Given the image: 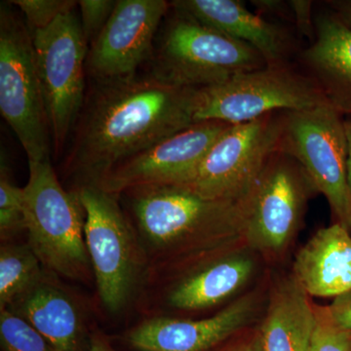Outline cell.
<instances>
[{
	"mask_svg": "<svg viewBox=\"0 0 351 351\" xmlns=\"http://www.w3.org/2000/svg\"><path fill=\"white\" fill-rule=\"evenodd\" d=\"M196 91L149 73L92 82L71 133L66 169L80 186L98 184L126 159L195 124Z\"/></svg>",
	"mask_w": 351,
	"mask_h": 351,
	"instance_id": "cell-1",
	"label": "cell"
},
{
	"mask_svg": "<svg viewBox=\"0 0 351 351\" xmlns=\"http://www.w3.org/2000/svg\"><path fill=\"white\" fill-rule=\"evenodd\" d=\"M171 6V5H170ZM149 58V75L200 90L267 66L257 50L171 8ZM167 17V16H166Z\"/></svg>",
	"mask_w": 351,
	"mask_h": 351,
	"instance_id": "cell-2",
	"label": "cell"
},
{
	"mask_svg": "<svg viewBox=\"0 0 351 351\" xmlns=\"http://www.w3.org/2000/svg\"><path fill=\"white\" fill-rule=\"evenodd\" d=\"M124 193L130 195L145 246L158 254L243 232L253 195L240 201L215 200L180 186H144Z\"/></svg>",
	"mask_w": 351,
	"mask_h": 351,
	"instance_id": "cell-3",
	"label": "cell"
},
{
	"mask_svg": "<svg viewBox=\"0 0 351 351\" xmlns=\"http://www.w3.org/2000/svg\"><path fill=\"white\" fill-rule=\"evenodd\" d=\"M24 188L29 246L44 269L55 276L84 281L92 269L84 237V210L78 191L60 184L51 160L29 161Z\"/></svg>",
	"mask_w": 351,
	"mask_h": 351,
	"instance_id": "cell-4",
	"label": "cell"
},
{
	"mask_svg": "<svg viewBox=\"0 0 351 351\" xmlns=\"http://www.w3.org/2000/svg\"><path fill=\"white\" fill-rule=\"evenodd\" d=\"M330 104L307 73L290 64L265 66L196 91L195 121L235 125L276 112H299Z\"/></svg>",
	"mask_w": 351,
	"mask_h": 351,
	"instance_id": "cell-5",
	"label": "cell"
},
{
	"mask_svg": "<svg viewBox=\"0 0 351 351\" xmlns=\"http://www.w3.org/2000/svg\"><path fill=\"white\" fill-rule=\"evenodd\" d=\"M8 2L0 5V112L27 160H51L49 121L31 32Z\"/></svg>",
	"mask_w": 351,
	"mask_h": 351,
	"instance_id": "cell-6",
	"label": "cell"
},
{
	"mask_svg": "<svg viewBox=\"0 0 351 351\" xmlns=\"http://www.w3.org/2000/svg\"><path fill=\"white\" fill-rule=\"evenodd\" d=\"M76 191L84 210L85 243L99 295L108 311L119 313L135 291L145 255L119 195L97 184Z\"/></svg>",
	"mask_w": 351,
	"mask_h": 351,
	"instance_id": "cell-7",
	"label": "cell"
},
{
	"mask_svg": "<svg viewBox=\"0 0 351 351\" xmlns=\"http://www.w3.org/2000/svg\"><path fill=\"white\" fill-rule=\"evenodd\" d=\"M32 36L51 142L58 154L71 137L84 104L89 46L75 10L62 14Z\"/></svg>",
	"mask_w": 351,
	"mask_h": 351,
	"instance_id": "cell-8",
	"label": "cell"
},
{
	"mask_svg": "<svg viewBox=\"0 0 351 351\" xmlns=\"http://www.w3.org/2000/svg\"><path fill=\"white\" fill-rule=\"evenodd\" d=\"M286 113L276 112L230 125L180 186L203 197L240 201L253 193L270 157L279 149Z\"/></svg>",
	"mask_w": 351,
	"mask_h": 351,
	"instance_id": "cell-9",
	"label": "cell"
},
{
	"mask_svg": "<svg viewBox=\"0 0 351 351\" xmlns=\"http://www.w3.org/2000/svg\"><path fill=\"white\" fill-rule=\"evenodd\" d=\"M278 151L299 162L313 188L326 197L338 223L351 232L345 115L331 104L287 112Z\"/></svg>",
	"mask_w": 351,
	"mask_h": 351,
	"instance_id": "cell-10",
	"label": "cell"
},
{
	"mask_svg": "<svg viewBox=\"0 0 351 351\" xmlns=\"http://www.w3.org/2000/svg\"><path fill=\"white\" fill-rule=\"evenodd\" d=\"M170 8L165 0H117L107 25L88 49V77L101 82L138 75L152 56Z\"/></svg>",
	"mask_w": 351,
	"mask_h": 351,
	"instance_id": "cell-11",
	"label": "cell"
},
{
	"mask_svg": "<svg viewBox=\"0 0 351 351\" xmlns=\"http://www.w3.org/2000/svg\"><path fill=\"white\" fill-rule=\"evenodd\" d=\"M230 126L196 122L115 166L97 186L117 195L144 186H181Z\"/></svg>",
	"mask_w": 351,
	"mask_h": 351,
	"instance_id": "cell-12",
	"label": "cell"
},
{
	"mask_svg": "<svg viewBox=\"0 0 351 351\" xmlns=\"http://www.w3.org/2000/svg\"><path fill=\"white\" fill-rule=\"evenodd\" d=\"M307 184L311 181L292 156L277 151L270 157L254 189L243 228L255 248L276 253L288 244L301 219Z\"/></svg>",
	"mask_w": 351,
	"mask_h": 351,
	"instance_id": "cell-13",
	"label": "cell"
},
{
	"mask_svg": "<svg viewBox=\"0 0 351 351\" xmlns=\"http://www.w3.org/2000/svg\"><path fill=\"white\" fill-rule=\"evenodd\" d=\"M255 311L246 295L205 319L152 318L129 332L128 343L138 351H208L243 329Z\"/></svg>",
	"mask_w": 351,
	"mask_h": 351,
	"instance_id": "cell-14",
	"label": "cell"
},
{
	"mask_svg": "<svg viewBox=\"0 0 351 351\" xmlns=\"http://www.w3.org/2000/svg\"><path fill=\"white\" fill-rule=\"evenodd\" d=\"M171 8L252 46L267 66L289 64L293 43L279 25L251 12L237 0H175Z\"/></svg>",
	"mask_w": 351,
	"mask_h": 351,
	"instance_id": "cell-15",
	"label": "cell"
},
{
	"mask_svg": "<svg viewBox=\"0 0 351 351\" xmlns=\"http://www.w3.org/2000/svg\"><path fill=\"white\" fill-rule=\"evenodd\" d=\"M56 277L44 269L38 282L5 309L27 321L56 351H89L82 311Z\"/></svg>",
	"mask_w": 351,
	"mask_h": 351,
	"instance_id": "cell-16",
	"label": "cell"
},
{
	"mask_svg": "<svg viewBox=\"0 0 351 351\" xmlns=\"http://www.w3.org/2000/svg\"><path fill=\"white\" fill-rule=\"evenodd\" d=\"M301 60L332 107L351 115V27L332 12L320 14L315 38Z\"/></svg>",
	"mask_w": 351,
	"mask_h": 351,
	"instance_id": "cell-17",
	"label": "cell"
},
{
	"mask_svg": "<svg viewBox=\"0 0 351 351\" xmlns=\"http://www.w3.org/2000/svg\"><path fill=\"white\" fill-rule=\"evenodd\" d=\"M294 278L307 295L337 298L351 291V232L341 223L321 228L298 253Z\"/></svg>",
	"mask_w": 351,
	"mask_h": 351,
	"instance_id": "cell-18",
	"label": "cell"
},
{
	"mask_svg": "<svg viewBox=\"0 0 351 351\" xmlns=\"http://www.w3.org/2000/svg\"><path fill=\"white\" fill-rule=\"evenodd\" d=\"M315 311L295 278L279 284L263 322V351H311Z\"/></svg>",
	"mask_w": 351,
	"mask_h": 351,
	"instance_id": "cell-19",
	"label": "cell"
},
{
	"mask_svg": "<svg viewBox=\"0 0 351 351\" xmlns=\"http://www.w3.org/2000/svg\"><path fill=\"white\" fill-rule=\"evenodd\" d=\"M254 262L246 256L223 258L178 284L169 304L182 311H198L216 306L234 294L253 272Z\"/></svg>",
	"mask_w": 351,
	"mask_h": 351,
	"instance_id": "cell-20",
	"label": "cell"
},
{
	"mask_svg": "<svg viewBox=\"0 0 351 351\" xmlns=\"http://www.w3.org/2000/svg\"><path fill=\"white\" fill-rule=\"evenodd\" d=\"M38 256L27 245H2L0 249V311L10 306L32 288L44 272Z\"/></svg>",
	"mask_w": 351,
	"mask_h": 351,
	"instance_id": "cell-21",
	"label": "cell"
},
{
	"mask_svg": "<svg viewBox=\"0 0 351 351\" xmlns=\"http://www.w3.org/2000/svg\"><path fill=\"white\" fill-rule=\"evenodd\" d=\"M0 343L3 351H56L40 332L8 309L0 311Z\"/></svg>",
	"mask_w": 351,
	"mask_h": 351,
	"instance_id": "cell-22",
	"label": "cell"
},
{
	"mask_svg": "<svg viewBox=\"0 0 351 351\" xmlns=\"http://www.w3.org/2000/svg\"><path fill=\"white\" fill-rule=\"evenodd\" d=\"M24 204V188L14 184L2 158L0 170V235L2 240L25 230Z\"/></svg>",
	"mask_w": 351,
	"mask_h": 351,
	"instance_id": "cell-23",
	"label": "cell"
},
{
	"mask_svg": "<svg viewBox=\"0 0 351 351\" xmlns=\"http://www.w3.org/2000/svg\"><path fill=\"white\" fill-rule=\"evenodd\" d=\"M23 14L32 36L52 24L62 14L75 10L78 1L73 0H12L9 1Z\"/></svg>",
	"mask_w": 351,
	"mask_h": 351,
	"instance_id": "cell-24",
	"label": "cell"
},
{
	"mask_svg": "<svg viewBox=\"0 0 351 351\" xmlns=\"http://www.w3.org/2000/svg\"><path fill=\"white\" fill-rule=\"evenodd\" d=\"M315 315L311 351H351V331L337 325L327 308L316 309Z\"/></svg>",
	"mask_w": 351,
	"mask_h": 351,
	"instance_id": "cell-25",
	"label": "cell"
},
{
	"mask_svg": "<svg viewBox=\"0 0 351 351\" xmlns=\"http://www.w3.org/2000/svg\"><path fill=\"white\" fill-rule=\"evenodd\" d=\"M114 0H80V25L88 46L100 36L117 6Z\"/></svg>",
	"mask_w": 351,
	"mask_h": 351,
	"instance_id": "cell-26",
	"label": "cell"
},
{
	"mask_svg": "<svg viewBox=\"0 0 351 351\" xmlns=\"http://www.w3.org/2000/svg\"><path fill=\"white\" fill-rule=\"evenodd\" d=\"M291 13L298 31L301 36L313 43L315 38V19L313 16V1L308 0H292L289 1Z\"/></svg>",
	"mask_w": 351,
	"mask_h": 351,
	"instance_id": "cell-27",
	"label": "cell"
},
{
	"mask_svg": "<svg viewBox=\"0 0 351 351\" xmlns=\"http://www.w3.org/2000/svg\"><path fill=\"white\" fill-rule=\"evenodd\" d=\"M326 308L337 325L351 331V291L335 298L334 302Z\"/></svg>",
	"mask_w": 351,
	"mask_h": 351,
	"instance_id": "cell-28",
	"label": "cell"
},
{
	"mask_svg": "<svg viewBox=\"0 0 351 351\" xmlns=\"http://www.w3.org/2000/svg\"><path fill=\"white\" fill-rule=\"evenodd\" d=\"M253 5L260 11L261 14H267V15L279 16V17H285L291 13L290 5L280 0H252ZM292 14V13H291Z\"/></svg>",
	"mask_w": 351,
	"mask_h": 351,
	"instance_id": "cell-29",
	"label": "cell"
},
{
	"mask_svg": "<svg viewBox=\"0 0 351 351\" xmlns=\"http://www.w3.org/2000/svg\"><path fill=\"white\" fill-rule=\"evenodd\" d=\"M328 3L331 7L332 13L351 27V0H335Z\"/></svg>",
	"mask_w": 351,
	"mask_h": 351,
	"instance_id": "cell-30",
	"label": "cell"
},
{
	"mask_svg": "<svg viewBox=\"0 0 351 351\" xmlns=\"http://www.w3.org/2000/svg\"><path fill=\"white\" fill-rule=\"evenodd\" d=\"M221 351H263L261 332Z\"/></svg>",
	"mask_w": 351,
	"mask_h": 351,
	"instance_id": "cell-31",
	"label": "cell"
},
{
	"mask_svg": "<svg viewBox=\"0 0 351 351\" xmlns=\"http://www.w3.org/2000/svg\"><path fill=\"white\" fill-rule=\"evenodd\" d=\"M346 145H348V182L351 193V115H345Z\"/></svg>",
	"mask_w": 351,
	"mask_h": 351,
	"instance_id": "cell-32",
	"label": "cell"
},
{
	"mask_svg": "<svg viewBox=\"0 0 351 351\" xmlns=\"http://www.w3.org/2000/svg\"><path fill=\"white\" fill-rule=\"evenodd\" d=\"M89 345V351H112L108 341L98 334L91 337Z\"/></svg>",
	"mask_w": 351,
	"mask_h": 351,
	"instance_id": "cell-33",
	"label": "cell"
}]
</instances>
